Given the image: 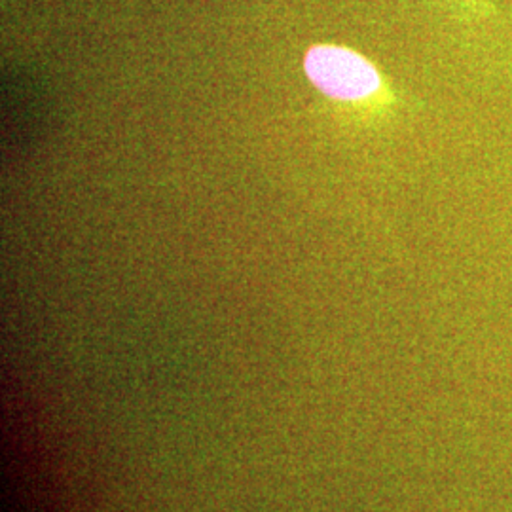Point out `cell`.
<instances>
[{"label": "cell", "mask_w": 512, "mask_h": 512, "mask_svg": "<svg viewBox=\"0 0 512 512\" xmlns=\"http://www.w3.org/2000/svg\"><path fill=\"white\" fill-rule=\"evenodd\" d=\"M311 84L330 99L351 105H378L385 93L382 73L365 55L344 46L311 48L306 61Z\"/></svg>", "instance_id": "obj_1"}, {"label": "cell", "mask_w": 512, "mask_h": 512, "mask_svg": "<svg viewBox=\"0 0 512 512\" xmlns=\"http://www.w3.org/2000/svg\"><path fill=\"white\" fill-rule=\"evenodd\" d=\"M461 2H463L465 10H471V12L480 14V16H484V14L490 12V6L486 4V0H461Z\"/></svg>", "instance_id": "obj_2"}]
</instances>
